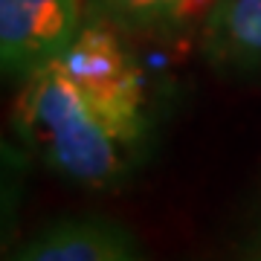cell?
<instances>
[{
	"label": "cell",
	"instance_id": "cell-6",
	"mask_svg": "<svg viewBox=\"0 0 261 261\" xmlns=\"http://www.w3.org/2000/svg\"><path fill=\"white\" fill-rule=\"evenodd\" d=\"M96 15L125 27L142 29H177L209 18L218 0H90Z\"/></svg>",
	"mask_w": 261,
	"mask_h": 261
},
{
	"label": "cell",
	"instance_id": "cell-1",
	"mask_svg": "<svg viewBox=\"0 0 261 261\" xmlns=\"http://www.w3.org/2000/svg\"><path fill=\"white\" fill-rule=\"evenodd\" d=\"M12 122L49 168L75 183L105 186L125 168L128 145L99 119L58 58L23 79Z\"/></svg>",
	"mask_w": 261,
	"mask_h": 261
},
{
	"label": "cell",
	"instance_id": "cell-3",
	"mask_svg": "<svg viewBox=\"0 0 261 261\" xmlns=\"http://www.w3.org/2000/svg\"><path fill=\"white\" fill-rule=\"evenodd\" d=\"M82 32L79 0H0V61L6 75L35 73Z\"/></svg>",
	"mask_w": 261,
	"mask_h": 261
},
{
	"label": "cell",
	"instance_id": "cell-5",
	"mask_svg": "<svg viewBox=\"0 0 261 261\" xmlns=\"http://www.w3.org/2000/svg\"><path fill=\"white\" fill-rule=\"evenodd\" d=\"M203 49L218 67L261 64V0H218L203 20Z\"/></svg>",
	"mask_w": 261,
	"mask_h": 261
},
{
	"label": "cell",
	"instance_id": "cell-2",
	"mask_svg": "<svg viewBox=\"0 0 261 261\" xmlns=\"http://www.w3.org/2000/svg\"><path fill=\"white\" fill-rule=\"evenodd\" d=\"M58 64L125 145L140 140L145 128V84L134 56L111 27H82L75 41L58 56Z\"/></svg>",
	"mask_w": 261,
	"mask_h": 261
},
{
	"label": "cell",
	"instance_id": "cell-4",
	"mask_svg": "<svg viewBox=\"0 0 261 261\" xmlns=\"http://www.w3.org/2000/svg\"><path fill=\"white\" fill-rule=\"evenodd\" d=\"M15 261H142L137 244L111 221H61L18 252Z\"/></svg>",
	"mask_w": 261,
	"mask_h": 261
}]
</instances>
